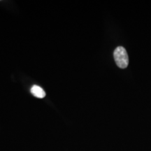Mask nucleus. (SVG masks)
<instances>
[{
    "instance_id": "1",
    "label": "nucleus",
    "mask_w": 151,
    "mask_h": 151,
    "mask_svg": "<svg viewBox=\"0 0 151 151\" xmlns=\"http://www.w3.org/2000/svg\"><path fill=\"white\" fill-rule=\"evenodd\" d=\"M114 60L116 65L121 69H125L129 65V57L127 50L122 46H119L116 48L113 52Z\"/></svg>"
},
{
    "instance_id": "2",
    "label": "nucleus",
    "mask_w": 151,
    "mask_h": 151,
    "mask_svg": "<svg viewBox=\"0 0 151 151\" xmlns=\"http://www.w3.org/2000/svg\"><path fill=\"white\" fill-rule=\"evenodd\" d=\"M31 93L35 97L39 98V99H42V98L46 97V92L43 90V88H41L39 86H36V85L32 87Z\"/></svg>"
}]
</instances>
